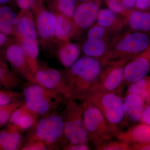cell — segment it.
Wrapping results in <instances>:
<instances>
[{"instance_id": "cell-5", "label": "cell", "mask_w": 150, "mask_h": 150, "mask_svg": "<svg viewBox=\"0 0 150 150\" xmlns=\"http://www.w3.org/2000/svg\"><path fill=\"white\" fill-rule=\"evenodd\" d=\"M24 104L38 118L56 112L69 99L64 95L28 82L23 88Z\"/></svg>"}, {"instance_id": "cell-41", "label": "cell", "mask_w": 150, "mask_h": 150, "mask_svg": "<svg viewBox=\"0 0 150 150\" xmlns=\"http://www.w3.org/2000/svg\"><path fill=\"white\" fill-rule=\"evenodd\" d=\"M93 1V0H76L78 3L84 2L88 1Z\"/></svg>"}, {"instance_id": "cell-6", "label": "cell", "mask_w": 150, "mask_h": 150, "mask_svg": "<svg viewBox=\"0 0 150 150\" xmlns=\"http://www.w3.org/2000/svg\"><path fill=\"white\" fill-rule=\"evenodd\" d=\"M61 114L64 123V146L68 144L88 145L89 142L83 123L82 102L75 99L67 100Z\"/></svg>"}, {"instance_id": "cell-28", "label": "cell", "mask_w": 150, "mask_h": 150, "mask_svg": "<svg viewBox=\"0 0 150 150\" xmlns=\"http://www.w3.org/2000/svg\"><path fill=\"white\" fill-rule=\"evenodd\" d=\"M23 104L24 101H19L7 105H0V127L9 122L13 113Z\"/></svg>"}, {"instance_id": "cell-25", "label": "cell", "mask_w": 150, "mask_h": 150, "mask_svg": "<svg viewBox=\"0 0 150 150\" xmlns=\"http://www.w3.org/2000/svg\"><path fill=\"white\" fill-rule=\"evenodd\" d=\"M18 75L8 69L6 64H0V88L11 90L23 85Z\"/></svg>"}, {"instance_id": "cell-24", "label": "cell", "mask_w": 150, "mask_h": 150, "mask_svg": "<svg viewBox=\"0 0 150 150\" xmlns=\"http://www.w3.org/2000/svg\"><path fill=\"white\" fill-rule=\"evenodd\" d=\"M19 19L17 13L8 5L0 6V32L14 37Z\"/></svg>"}, {"instance_id": "cell-40", "label": "cell", "mask_w": 150, "mask_h": 150, "mask_svg": "<svg viewBox=\"0 0 150 150\" xmlns=\"http://www.w3.org/2000/svg\"><path fill=\"white\" fill-rule=\"evenodd\" d=\"M142 149L144 150H150V143L144 145L142 146Z\"/></svg>"}, {"instance_id": "cell-30", "label": "cell", "mask_w": 150, "mask_h": 150, "mask_svg": "<svg viewBox=\"0 0 150 150\" xmlns=\"http://www.w3.org/2000/svg\"><path fill=\"white\" fill-rule=\"evenodd\" d=\"M95 148L97 150H131V145L118 139L108 140Z\"/></svg>"}, {"instance_id": "cell-4", "label": "cell", "mask_w": 150, "mask_h": 150, "mask_svg": "<svg viewBox=\"0 0 150 150\" xmlns=\"http://www.w3.org/2000/svg\"><path fill=\"white\" fill-rule=\"evenodd\" d=\"M150 45L149 35L128 31L114 34L102 62L108 63L122 60H130L144 52Z\"/></svg>"}, {"instance_id": "cell-19", "label": "cell", "mask_w": 150, "mask_h": 150, "mask_svg": "<svg viewBox=\"0 0 150 150\" xmlns=\"http://www.w3.org/2000/svg\"><path fill=\"white\" fill-rule=\"evenodd\" d=\"M125 16L109 8L100 9L96 23L113 34L123 31Z\"/></svg>"}, {"instance_id": "cell-1", "label": "cell", "mask_w": 150, "mask_h": 150, "mask_svg": "<svg viewBox=\"0 0 150 150\" xmlns=\"http://www.w3.org/2000/svg\"><path fill=\"white\" fill-rule=\"evenodd\" d=\"M25 132L21 150H59L64 144V120L57 112L38 118Z\"/></svg>"}, {"instance_id": "cell-43", "label": "cell", "mask_w": 150, "mask_h": 150, "mask_svg": "<svg viewBox=\"0 0 150 150\" xmlns=\"http://www.w3.org/2000/svg\"><path fill=\"white\" fill-rule=\"evenodd\" d=\"M147 49L148 50H149V52H150V46H149V47L147 48Z\"/></svg>"}, {"instance_id": "cell-37", "label": "cell", "mask_w": 150, "mask_h": 150, "mask_svg": "<svg viewBox=\"0 0 150 150\" xmlns=\"http://www.w3.org/2000/svg\"><path fill=\"white\" fill-rule=\"evenodd\" d=\"M136 9L140 10L149 11L150 0H137Z\"/></svg>"}, {"instance_id": "cell-13", "label": "cell", "mask_w": 150, "mask_h": 150, "mask_svg": "<svg viewBox=\"0 0 150 150\" xmlns=\"http://www.w3.org/2000/svg\"><path fill=\"white\" fill-rule=\"evenodd\" d=\"M150 71V52L147 48L132 57L124 67V84L129 86L147 76Z\"/></svg>"}, {"instance_id": "cell-12", "label": "cell", "mask_w": 150, "mask_h": 150, "mask_svg": "<svg viewBox=\"0 0 150 150\" xmlns=\"http://www.w3.org/2000/svg\"><path fill=\"white\" fill-rule=\"evenodd\" d=\"M34 77L36 83L48 89L62 93L69 99L63 71L46 65L39 64Z\"/></svg>"}, {"instance_id": "cell-9", "label": "cell", "mask_w": 150, "mask_h": 150, "mask_svg": "<svg viewBox=\"0 0 150 150\" xmlns=\"http://www.w3.org/2000/svg\"><path fill=\"white\" fill-rule=\"evenodd\" d=\"M114 34L96 23L88 30L86 38L81 47L84 56L102 62Z\"/></svg>"}, {"instance_id": "cell-33", "label": "cell", "mask_w": 150, "mask_h": 150, "mask_svg": "<svg viewBox=\"0 0 150 150\" xmlns=\"http://www.w3.org/2000/svg\"><path fill=\"white\" fill-rule=\"evenodd\" d=\"M105 3L110 10L126 16L129 11L126 10L121 4V0H104Z\"/></svg>"}, {"instance_id": "cell-36", "label": "cell", "mask_w": 150, "mask_h": 150, "mask_svg": "<svg viewBox=\"0 0 150 150\" xmlns=\"http://www.w3.org/2000/svg\"><path fill=\"white\" fill-rule=\"evenodd\" d=\"M137 0H121V4L126 10L129 11L136 9Z\"/></svg>"}, {"instance_id": "cell-26", "label": "cell", "mask_w": 150, "mask_h": 150, "mask_svg": "<svg viewBox=\"0 0 150 150\" xmlns=\"http://www.w3.org/2000/svg\"><path fill=\"white\" fill-rule=\"evenodd\" d=\"M49 10L72 19L78 2L76 0H46Z\"/></svg>"}, {"instance_id": "cell-35", "label": "cell", "mask_w": 150, "mask_h": 150, "mask_svg": "<svg viewBox=\"0 0 150 150\" xmlns=\"http://www.w3.org/2000/svg\"><path fill=\"white\" fill-rule=\"evenodd\" d=\"M62 149L64 150H90L88 145L85 144H68L64 145Z\"/></svg>"}, {"instance_id": "cell-38", "label": "cell", "mask_w": 150, "mask_h": 150, "mask_svg": "<svg viewBox=\"0 0 150 150\" xmlns=\"http://www.w3.org/2000/svg\"><path fill=\"white\" fill-rule=\"evenodd\" d=\"M10 36H8L3 33L0 32V48L7 46L9 44L12 42L11 38Z\"/></svg>"}, {"instance_id": "cell-2", "label": "cell", "mask_w": 150, "mask_h": 150, "mask_svg": "<svg viewBox=\"0 0 150 150\" xmlns=\"http://www.w3.org/2000/svg\"><path fill=\"white\" fill-rule=\"evenodd\" d=\"M104 65L99 59L84 56L63 72L69 99L82 101L97 81Z\"/></svg>"}, {"instance_id": "cell-20", "label": "cell", "mask_w": 150, "mask_h": 150, "mask_svg": "<svg viewBox=\"0 0 150 150\" xmlns=\"http://www.w3.org/2000/svg\"><path fill=\"white\" fill-rule=\"evenodd\" d=\"M56 51V57L65 69L71 67L79 59L81 47L70 40L59 42Z\"/></svg>"}, {"instance_id": "cell-3", "label": "cell", "mask_w": 150, "mask_h": 150, "mask_svg": "<svg viewBox=\"0 0 150 150\" xmlns=\"http://www.w3.org/2000/svg\"><path fill=\"white\" fill-rule=\"evenodd\" d=\"M83 100L91 103L100 110L107 121L112 136L116 139L127 125L122 95L91 89Z\"/></svg>"}, {"instance_id": "cell-22", "label": "cell", "mask_w": 150, "mask_h": 150, "mask_svg": "<svg viewBox=\"0 0 150 150\" xmlns=\"http://www.w3.org/2000/svg\"><path fill=\"white\" fill-rule=\"evenodd\" d=\"M54 14L56 21V37L58 42L71 40L78 33L77 28L72 19L60 14Z\"/></svg>"}, {"instance_id": "cell-11", "label": "cell", "mask_w": 150, "mask_h": 150, "mask_svg": "<svg viewBox=\"0 0 150 150\" xmlns=\"http://www.w3.org/2000/svg\"><path fill=\"white\" fill-rule=\"evenodd\" d=\"M4 55L14 72L28 82L36 83L34 75L28 65L21 45L17 40H15L6 46Z\"/></svg>"}, {"instance_id": "cell-17", "label": "cell", "mask_w": 150, "mask_h": 150, "mask_svg": "<svg viewBox=\"0 0 150 150\" xmlns=\"http://www.w3.org/2000/svg\"><path fill=\"white\" fill-rule=\"evenodd\" d=\"M124 25L130 31L150 35V11L137 9L129 11L125 16Z\"/></svg>"}, {"instance_id": "cell-23", "label": "cell", "mask_w": 150, "mask_h": 150, "mask_svg": "<svg viewBox=\"0 0 150 150\" xmlns=\"http://www.w3.org/2000/svg\"><path fill=\"white\" fill-rule=\"evenodd\" d=\"M16 40L20 43L28 65L34 76L39 64L38 62L39 54L38 41L23 38H18Z\"/></svg>"}, {"instance_id": "cell-32", "label": "cell", "mask_w": 150, "mask_h": 150, "mask_svg": "<svg viewBox=\"0 0 150 150\" xmlns=\"http://www.w3.org/2000/svg\"><path fill=\"white\" fill-rule=\"evenodd\" d=\"M20 10H28L32 12L43 6V0H15Z\"/></svg>"}, {"instance_id": "cell-10", "label": "cell", "mask_w": 150, "mask_h": 150, "mask_svg": "<svg viewBox=\"0 0 150 150\" xmlns=\"http://www.w3.org/2000/svg\"><path fill=\"white\" fill-rule=\"evenodd\" d=\"M35 18L38 40L42 46L56 42V17L55 14L44 6L33 12Z\"/></svg>"}, {"instance_id": "cell-39", "label": "cell", "mask_w": 150, "mask_h": 150, "mask_svg": "<svg viewBox=\"0 0 150 150\" xmlns=\"http://www.w3.org/2000/svg\"><path fill=\"white\" fill-rule=\"evenodd\" d=\"M13 0H0V6L8 5Z\"/></svg>"}, {"instance_id": "cell-42", "label": "cell", "mask_w": 150, "mask_h": 150, "mask_svg": "<svg viewBox=\"0 0 150 150\" xmlns=\"http://www.w3.org/2000/svg\"><path fill=\"white\" fill-rule=\"evenodd\" d=\"M6 64V63L5 62L3 61L2 59V58H1V56H0V64Z\"/></svg>"}, {"instance_id": "cell-15", "label": "cell", "mask_w": 150, "mask_h": 150, "mask_svg": "<svg viewBox=\"0 0 150 150\" xmlns=\"http://www.w3.org/2000/svg\"><path fill=\"white\" fill-rule=\"evenodd\" d=\"M15 28V39L23 38L38 41L34 15L31 11L20 10Z\"/></svg>"}, {"instance_id": "cell-27", "label": "cell", "mask_w": 150, "mask_h": 150, "mask_svg": "<svg viewBox=\"0 0 150 150\" xmlns=\"http://www.w3.org/2000/svg\"><path fill=\"white\" fill-rule=\"evenodd\" d=\"M126 93L137 95L142 98L145 103H150V76H146L129 85Z\"/></svg>"}, {"instance_id": "cell-21", "label": "cell", "mask_w": 150, "mask_h": 150, "mask_svg": "<svg viewBox=\"0 0 150 150\" xmlns=\"http://www.w3.org/2000/svg\"><path fill=\"white\" fill-rule=\"evenodd\" d=\"M22 133L16 125L10 123L7 129L0 131V149L5 150L21 149L23 142Z\"/></svg>"}, {"instance_id": "cell-8", "label": "cell", "mask_w": 150, "mask_h": 150, "mask_svg": "<svg viewBox=\"0 0 150 150\" xmlns=\"http://www.w3.org/2000/svg\"><path fill=\"white\" fill-rule=\"evenodd\" d=\"M129 60H120L105 65L97 81L91 89L122 95L125 85L124 67Z\"/></svg>"}, {"instance_id": "cell-14", "label": "cell", "mask_w": 150, "mask_h": 150, "mask_svg": "<svg viewBox=\"0 0 150 150\" xmlns=\"http://www.w3.org/2000/svg\"><path fill=\"white\" fill-rule=\"evenodd\" d=\"M102 0L78 3L72 19L78 33L88 30L96 23Z\"/></svg>"}, {"instance_id": "cell-18", "label": "cell", "mask_w": 150, "mask_h": 150, "mask_svg": "<svg viewBox=\"0 0 150 150\" xmlns=\"http://www.w3.org/2000/svg\"><path fill=\"white\" fill-rule=\"evenodd\" d=\"M123 100V108L127 125L140 122L145 103L142 98L133 93H126Z\"/></svg>"}, {"instance_id": "cell-29", "label": "cell", "mask_w": 150, "mask_h": 150, "mask_svg": "<svg viewBox=\"0 0 150 150\" xmlns=\"http://www.w3.org/2000/svg\"><path fill=\"white\" fill-rule=\"evenodd\" d=\"M19 101H24L22 92H19L8 90H0V105H7Z\"/></svg>"}, {"instance_id": "cell-31", "label": "cell", "mask_w": 150, "mask_h": 150, "mask_svg": "<svg viewBox=\"0 0 150 150\" xmlns=\"http://www.w3.org/2000/svg\"><path fill=\"white\" fill-rule=\"evenodd\" d=\"M38 118L36 115L28 110L19 119L16 126L23 133L31 127Z\"/></svg>"}, {"instance_id": "cell-44", "label": "cell", "mask_w": 150, "mask_h": 150, "mask_svg": "<svg viewBox=\"0 0 150 150\" xmlns=\"http://www.w3.org/2000/svg\"><path fill=\"white\" fill-rule=\"evenodd\" d=\"M149 11H150V10H149Z\"/></svg>"}, {"instance_id": "cell-7", "label": "cell", "mask_w": 150, "mask_h": 150, "mask_svg": "<svg viewBox=\"0 0 150 150\" xmlns=\"http://www.w3.org/2000/svg\"><path fill=\"white\" fill-rule=\"evenodd\" d=\"M83 123L89 142L95 147L114 139L102 112L91 103L83 100Z\"/></svg>"}, {"instance_id": "cell-34", "label": "cell", "mask_w": 150, "mask_h": 150, "mask_svg": "<svg viewBox=\"0 0 150 150\" xmlns=\"http://www.w3.org/2000/svg\"><path fill=\"white\" fill-rule=\"evenodd\" d=\"M140 122L150 125V103H145Z\"/></svg>"}, {"instance_id": "cell-16", "label": "cell", "mask_w": 150, "mask_h": 150, "mask_svg": "<svg viewBox=\"0 0 150 150\" xmlns=\"http://www.w3.org/2000/svg\"><path fill=\"white\" fill-rule=\"evenodd\" d=\"M117 139L132 145L150 143V125L141 123L130 127L117 136Z\"/></svg>"}]
</instances>
